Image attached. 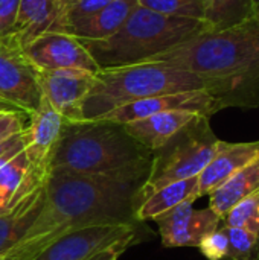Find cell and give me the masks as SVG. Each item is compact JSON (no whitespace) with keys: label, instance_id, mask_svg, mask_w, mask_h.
Listing matches in <instances>:
<instances>
[{"label":"cell","instance_id":"cell-1","mask_svg":"<svg viewBox=\"0 0 259 260\" xmlns=\"http://www.w3.org/2000/svg\"><path fill=\"white\" fill-rule=\"evenodd\" d=\"M148 174L98 177L50 172L38 218L0 260H34L60 238L85 227L136 224Z\"/></svg>","mask_w":259,"mask_h":260},{"label":"cell","instance_id":"cell-2","mask_svg":"<svg viewBox=\"0 0 259 260\" xmlns=\"http://www.w3.org/2000/svg\"><path fill=\"white\" fill-rule=\"evenodd\" d=\"M209 82L220 111L259 108V15L221 30H203L153 56Z\"/></svg>","mask_w":259,"mask_h":260},{"label":"cell","instance_id":"cell-3","mask_svg":"<svg viewBox=\"0 0 259 260\" xmlns=\"http://www.w3.org/2000/svg\"><path fill=\"white\" fill-rule=\"evenodd\" d=\"M151 160L153 151L130 137L124 125L105 120L64 122L49 174L119 177L150 172Z\"/></svg>","mask_w":259,"mask_h":260},{"label":"cell","instance_id":"cell-4","mask_svg":"<svg viewBox=\"0 0 259 260\" xmlns=\"http://www.w3.org/2000/svg\"><path fill=\"white\" fill-rule=\"evenodd\" d=\"M206 29L202 20L159 14L137 3L111 37L79 41L99 69H111L145 62Z\"/></svg>","mask_w":259,"mask_h":260},{"label":"cell","instance_id":"cell-5","mask_svg":"<svg viewBox=\"0 0 259 260\" xmlns=\"http://www.w3.org/2000/svg\"><path fill=\"white\" fill-rule=\"evenodd\" d=\"M195 90L209 91V82L195 73L166 62L145 61L101 69L82 102V122L96 120L114 108L140 99Z\"/></svg>","mask_w":259,"mask_h":260},{"label":"cell","instance_id":"cell-6","mask_svg":"<svg viewBox=\"0 0 259 260\" xmlns=\"http://www.w3.org/2000/svg\"><path fill=\"white\" fill-rule=\"evenodd\" d=\"M208 116H198L166 145L153 152L150 174L142 189V201L160 187L198 177L218 151Z\"/></svg>","mask_w":259,"mask_h":260},{"label":"cell","instance_id":"cell-7","mask_svg":"<svg viewBox=\"0 0 259 260\" xmlns=\"http://www.w3.org/2000/svg\"><path fill=\"white\" fill-rule=\"evenodd\" d=\"M37 69L27 59L14 35L0 38V102L24 114L41 102Z\"/></svg>","mask_w":259,"mask_h":260},{"label":"cell","instance_id":"cell-8","mask_svg":"<svg viewBox=\"0 0 259 260\" xmlns=\"http://www.w3.org/2000/svg\"><path fill=\"white\" fill-rule=\"evenodd\" d=\"M27 59L37 70H85L98 73L101 69L75 37L63 32H47L23 47Z\"/></svg>","mask_w":259,"mask_h":260},{"label":"cell","instance_id":"cell-9","mask_svg":"<svg viewBox=\"0 0 259 260\" xmlns=\"http://www.w3.org/2000/svg\"><path fill=\"white\" fill-rule=\"evenodd\" d=\"M163 111H192L211 117L220 111V107L215 98L208 90H195V91L171 93V94H160V96L140 99L127 104L124 107L114 108L96 120L125 125Z\"/></svg>","mask_w":259,"mask_h":260},{"label":"cell","instance_id":"cell-10","mask_svg":"<svg viewBox=\"0 0 259 260\" xmlns=\"http://www.w3.org/2000/svg\"><path fill=\"white\" fill-rule=\"evenodd\" d=\"M96 73L85 70H37L43 98L64 119L82 122L81 107L95 84Z\"/></svg>","mask_w":259,"mask_h":260},{"label":"cell","instance_id":"cell-11","mask_svg":"<svg viewBox=\"0 0 259 260\" xmlns=\"http://www.w3.org/2000/svg\"><path fill=\"white\" fill-rule=\"evenodd\" d=\"M131 236L136 224L92 225L60 238L34 260H85Z\"/></svg>","mask_w":259,"mask_h":260},{"label":"cell","instance_id":"cell-12","mask_svg":"<svg viewBox=\"0 0 259 260\" xmlns=\"http://www.w3.org/2000/svg\"><path fill=\"white\" fill-rule=\"evenodd\" d=\"M192 204L194 201H186L154 219L159 225L163 247H198L206 235L221 225L223 219L209 207L195 210Z\"/></svg>","mask_w":259,"mask_h":260},{"label":"cell","instance_id":"cell-13","mask_svg":"<svg viewBox=\"0 0 259 260\" xmlns=\"http://www.w3.org/2000/svg\"><path fill=\"white\" fill-rule=\"evenodd\" d=\"M27 116L29 122L24 129L23 151L32 169L49 175V163L61 137L64 119L44 98H41L38 108Z\"/></svg>","mask_w":259,"mask_h":260},{"label":"cell","instance_id":"cell-14","mask_svg":"<svg viewBox=\"0 0 259 260\" xmlns=\"http://www.w3.org/2000/svg\"><path fill=\"white\" fill-rule=\"evenodd\" d=\"M23 149L18 146L0 157V215L12 210L49 177L31 168Z\"/></svg>","mask_w":259,"mask_h":260},{"label":"cell","instance_id":"cell-15","mask_svg":"<svg viewBox=\"0 0 259 260\" xmlns=\"http://www.w3.org/2000/svg\"><path fill=\"white\" fill-rule=\"evenodd\" d=\"M67 0H21L15 40L21 47L47 32H64L67 26Z\"/></svg>","mask_w":259,"mask_h":260},{"label":"cell","instance_id":"cell-16","mask_svg":"<svg viewBox=\"0 0 259 260\" xmlns=\"http://www.w3.org/2000/svg\"><path fill=\"white\" fill-rule=\"evenodd\" d=\"M259 157V140L231 143L220 140L218 151L198 175V195H209Z\"/></svg>","mask_w":259,"mask_h":260},{"label":"cell","instance_id":"cell-17","mask_svg":"<svg viewBox=\"0 0 259 260\" xmlns=\"http://www.w3.org/2000/svg\"><path fill=\"white\" fill-rule=\"evenodd\" d=\"M198 116L203 114L192 111H163L140 120L125 123L124 128L130 137L154 152L166 145Z\"/></svg>","mask_w":259,"mask_h":260},{"label":"cell","instance_id":"cell-18","mask_svg":"<svg viewBox=\"0 0 259 260\" xmlns=\"http://www.w3.org/2000/svg\"><path fill=\"white\" fill-rule=\"evenodd\" d=\"M137 0H111L108 5L66 27L63 34H69L76 40H104L111 37L127 20Z\"/></svg>","mask_w":259,"mask_h":260},{"label":"cell","instance_id":"cell-19","mask_svg":"<svg viewBox=\"0 0 259 260\" xmlns=\"http://www.w3.org/2000/svg\"><path fill=\"white\" fill-rule=\"evenodd\" d=\"M46 181L26 195L12 210L0 215V256L12 248L31 229L44 203Z\"/></svg>","mask_w":259,"mask_h":260},{"label":"cell","instance_id":"cell-20","mask_svg":"<svg viewBox=\"0 0 259 260\" xmlns=\"http://www.w3.org/2000/svg\"><path fill=\"white\" fill-rule=\"evenodd\" d=\"M253 197H259V157L209 193V209L224 219L235 204Z\"/></svg>","mask_w":259,"mask_h":260},{"label":"cell","instance_id":"cell-21","mask_svg":"<svg viewBox=\"0 0 259 260\" xmlns=\"http://www.w3.org/2000/svg\"><path fill=\"white\" fill-rule=\"evenodd\" d=\"M198 177L176 181L160 187L159 190L148 195L136 210V221L156 219L157 216L172 210L174 207L198 200Z\"/></svg>","mask_w":259,"mask_h":260},{"label":"cell","instance_id":"cell-22","mask_svg":"<svg viewBox=\"0 0 259 260\" xmlns=\"http://www.w3.org/2000/svg\"><path fill=\"white\" fill-rule=\"evenodd\" d=\"M208 30H221L240 24L256 14L255 0H203Z\"/></svg>","mask_w":259,"mask_h":260},{"label":"cell","instance_id":"cell-23","mask_svg":"<svg viewBox=\"0 0 259 260\" xmlns=\"http://www.w3.org/2000/svg\"><path fill=\"white\" fill-rule=\"evenodd\" d=\"M137 3L159 14L205 21L203 0H137Z\"/></svg>","mask_w":259,"mask_h":260},{"label":"cell","instance_id":"cell-24","mask_svg":"<svg viewBox=\"0 0 259 260\" xmlns=\"http://www.w3.org/2000/svg\"><path fill=\"white\" fill-rule=\"evenodd\" d=\"M223 225L241 229L259 236V197L243 200L235 204L223 219Z\"/></svg>","mask_w":259,"mask_h":260},{"label":"cell","instance_id":"cell-25","mask_svg":"<svg viewBox=\"0 0 259 260\" xmlns=\"http://www.w3.org/2000/svg\"><path fill=\"white\" fill-rule=\"evenodd\" d=\"M226 227V225H224ZM229 238V260H259V236L241 230L226 227Z\"/></svg>","mask_w":259,"mask_h":260},{"label":"cell","instance_id":"cell-26","mask_svg":"<svg viewBox=\"0 0 259 260\" xmlns=\"http://www.w3.org/2000/svg\"><path fill=\"white\" fill-rule=\"evenodd\" d=\"M208 260H224L229 254V238L224 225L206 235L197 247Z\"/></svg>","mask_w":259,"mask_h":260},{"label":"cell","instance_id":"cell-27","mask_svg":"<svg viewBox=\"0 0 259 260\" xmlns=\"http://www.w3.org/2000/svg\"><path fill=\"white\" fill-rule=\"evenodd\" d=\"M110 2L111 0H67V26L90 17Z\"/></svg>","mask_w":259,"mask_h":260},{"label":"cell","instance_id":"cell-28","mask_svg":"<svg viewBox=\"0 0 259 260\" xmlns=\"http://www.w3.org/2000/svg\"><path fill=\"white\" fill-rule=\"evenodd\" d=\"M26 114L18 110H0V143L26 129Z\"/></svg>","mask_w":259,"mask_h":260},{"label":"cell","instance_id":"cell-29","mask_svg":"<svg viewBox=\"0 0 259 260\" xmlns=\"http://www.w3.org/2000/svg\"><path fill=\"white\" fill-rule=\"evenodd\" d=\"M21 0H0V38L14 35Z\"/></svg>","mask_w":259,"mask_h":260},{"label":"cell","instance_id":"cell-30","mask_svg":"<svg viewBox=\"0 0 259 260\" xmlns=\"http://www.w3.org/2000/svg\"><path fill=\"white\" fill-rule=\"evenodd\" d=\"M134 238L136 236L122 239L118 244H114V245H111V247H108V248H105V250H102V251H99L96 254H93L92 257H89V259L85 260H118L119 256L127 250V247L134 241Z\"/></svg>","mask_w":259,"mask_h":260},{"label":"cell","instance_id":"cell-31","mask_svg":"<svg viewBox=\"0 0 259 260\" xmlns=\"http://www.w3.org/2000/svg\"><path fill=\"white\" fill-rule=\"evenodd\" d=\"M18 146H24V131L17 134V136H12L11 139L0 143V157L8 154L9 151H12L15 148H18Z\"/></svg>","mask_w":259,"mask_h":260},{"label":"cell","instance_id":"cell-32","mask_svg":"<svg viewBox=\"0 0 259 260\" xmlns=\"http://www.w3.org/2000/svg\"><path fill=\"white\" fill-rule=\"evenodd\" d=\"M0 110H14V108H11V107H8V105H5V104L0 102Z\"/></svg>","mask_w":259,"mask_h":260},{"label":"cell","instance_id":"cell-33","mask_svg":"<svg viewBox=\"0 0 259 260\" xmlns=\"http://www.w3.org/2000/svg\"><path fill=\"white\" fill-rule=\"evenodd\" d=\"M256 14L259 15V5H258V8H256Z\"/></svg>","mask_w":259,"mask_h":260},{"label":"cell","instance_id":"cell-34","mask_svg":"<svg viewBox=\"0 0 259 260\" xmlns=\"http://www.w3.org/2000/svg\"><path fill=\"white\" fill-rule=\"evenodd\" d=\"M255 3H256V6H258V5H259V0H255Z\"/></svg>","mask_w":259,"mask_h":260}]
</instances>
